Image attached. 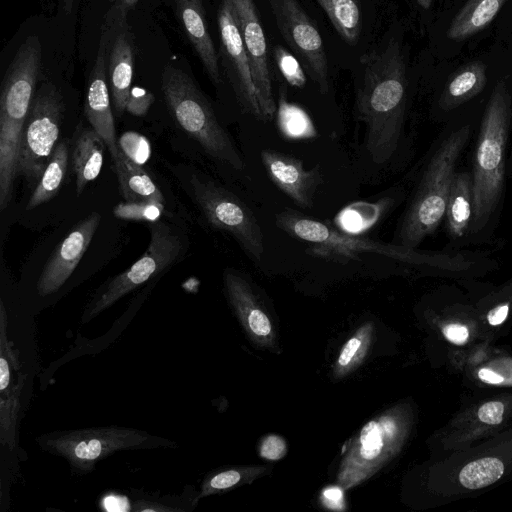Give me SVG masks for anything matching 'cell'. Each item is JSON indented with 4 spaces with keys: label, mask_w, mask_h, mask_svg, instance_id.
<instances>
[{
    "label": "cell",
    "mask_w": 512,
    "mask_h": 512,
    "mask_svg": "<svg viewBox=\"0 0 512 512\" xmlns=\"http://www.w3.org/2000/svg\"><path fill=\"white\" fill-rule=\"evenodd\" d=\"M362 68L355 108L365 123V147L375 164L396 152L406 109V63L400 43L392 38L360 58Z\"/></svg>",
    "instance_id": "6da1fadb"
},
{
    "label": "cell",
    "mask_w": 512,
    "mask_h": 512,
    "mask_svg": "<svg viewBox=\"0 0 512 512\" xmlns=\"http://www.w3.org/2000/svg\"><path fill=\"white\" fill-rule=\"evenodd\" d=\"M39 370L35 332L0 324V494L9 497L24 461L19 427Z\"/></svg>",
    "instance_id": "7a4b0ae2"
},
{
    "label": "cell",
    "mask_w": 512,
    "mask_h": 512,
    "mask_svg": "<svg viewBox=\"0 0 512 512\" xmlns=\"http://www.w3.org/2000/svg\"><path fill=\"white\" fill-rule=\"evenodd\" d=\"M42 45L37 35L19 46L4 75L0 96V209L10 203L23 129L41 71Z\"/></svg>",
    "instance_id": "3957f363"
},
{
    "label": "cell",
    "mask_w": 512,
    "mask_h": 512,
    "mask_svg": "<svg viewBox=\"0 0 512 512\" xmlns=\"http://www.w3.org/2000/svg\"><path fill=\"white\" fill-rule=\"evenodd\" d=\"M510 117V95L505 82L500 80L486 105L475 151L471 179L473 233L486 225L502 195Z\"/></svg>",
    "instance_id": "277c9868"
},
{
    "label": "cell",
    "mask_w": 512,
    "mask_h": 512,
    "mask_svg": "<svg viewBox=\"0 0 512 512\" xmlns=\"http://www.w3.org/2000/svg\"><path fill=\"white\" fill-rule=\"evenodd\" d=\"M35 442L42 451L65 459L75 477L92 473L100 461L116 452L178 447L171 439L119 425L50 431Z\"/></svg>",
    "instance_id": "5b68a950"
},
{
    "label": "cell",
    "mask_w": 512,
    "mask_h": 512,
    "mask_svg": "<svg viewBox=\"0 0 512 512\" xmlns=\"http://www.w3.org/2000/svg\"><path fill=\"white\" fill-rule=\"evenodd\" d=\"M276 224L291 237L307 242L308 252L325 259L354 260L360 254H375L411 264L433 266L470 264L460 256L424 254L398 244H384L341 232L317 219L286 210L276 215Z\"/></svg>",
    "instance_id": "8992f818"
},
{
    "label": "cell",
    "mask_w": 512,
    "mask_h": 512,
    "mask_svg": "<svg viewBox=\"0 0 512 512\" xmlns=\"http://www.w3.org/2000/svg\"><path fill=\"white\" fill-rule=\"evenodd\" d=\"M469 134L470 126H463L452 132L435 151L402 220L396 244L416 248L445 217L457 161Z\"/></svg>",
    "instance_id": "52a82bcc"
},
{
    "label": "cell",
    "mask_w": 512,
    "mask_h": 512,
    "mask_svg": "<svg viewBox=\"0 0 512 512\" xmlns=\"http://www.w3.org/2000/svg\"><path fill=\"white\" fill-rule=\"evenodd\" d=\"M161 89L172 116L207 154L235 170L245 168V161L207 98L184 70L167 64L161 75Z\"/></svg>",
    "instance_id": "ba28073f"
},
{
    "label": "cell",
    "mask_w": 512,
    "mask_h": 512,
    "mask_svg": "<svg viewBox=\"0 0 512 512\" xmlns=\"http://www.w3.org/2000/svg\"><path fill=\"white\" fill-rule=\"evenodd\" d=\"M186 243L171 226L159 222L151 226L145 253L127 270L103 283L83 308L80 322L86 324L118 300L152 279L159 277L184 253Z\"/></svg>",
    "instance_id": "9c48e42d"
},
{
    "label": "cell",
    "mask_w": 512,
    "mask_h": 512,
    "mask_svg": "<svg viewBox=\"0 0 512 512\" xmlns=\"http://www.w3.org/2000/svg\"><path fill=\"white\" fill-rule=\"evenodd\" d=\"M402 437L403 422L398 408L367 422L346 448L337 473L338 484L350 489L375 475L397 453Z\"/></svg>",
    "instance_id": "30bf717a"
},
{
    "label": "cell",
    "mask_w": 512,
    "mask_h": 512,
    "mask_svg": "<svg viewBox=\"0 0 512 512\" xmlns=\"http://www.w3.org/2000/svg\"><path fill=\"white\" fill-rule=\"evenodd\" d=\"M195 201L208 222L229 233L255 262L264 254V238L254 213L235 194L211 179L193 175L190 180Z\"/></svg>",
    "instance_id": "8fae6325"
},
{
    "label": "cell",
    "mask_w": 512,
    "mask_h": 512,
    "mask_svg": "<svg viewBox=\"0 0 512 512\" xmlns=\"http://www.w3.org/2000/svg\"><path fill=\"white\" fill-rule=\"evenodd\" d=\"M64 111L60 91L44 83L35 94L21 137L18 174L39 181L55 148Z\"/></svg>",
    "instance_id": "7c38bea8"
},
{
    "label": "cell",
    "mask_w": 512,
    "mask_h": 512,
    "mask_svg": "<svg viewBox=\"0 0 512 512\" xmlns=\"http://www.w3.org/2000/svg\"><path fill=\"white\" fill-rule=\"evenodd\" d=\"M280 35L300 60L322 94L329 91V70L323 39L298 0H268Z\"/></svg>",
    "instance_id": "4fadbf2b"
},
{
    "label": "cell",
    "mask_w": 512,
    "mask_h": 512,
    "mask_svg": "<svg viewBox=\"0 0 512 512\" xmlns=\"http://www.w3.org/2000/svg\"><path fill=\"white\" fill-rule=\"evenodd\" d=\"M217 21L220 68L229 80L241 110L262 120L249 58L228 0H220Z\"/></svg>",
    "instance_id": "5bb4252c"
},
{
    "label": "cell",
    "mask_w": 512,
    "mask_h": 512,
    "mask_svg": "<svg viewBox=\"0 0 512 512\" xmlns=\"http://www.w3.org/2000/svg\"><path fill=\"white\" fill-rule=\"evenodd\" d=\"M249 58L262 121L276 116L267 39L255 0H228Z\"/></svg>",
    "instance_id": "9a60e30c"
},
{
    "label": "cell",
    "mask_w": 512,
    "mask_h": 512,
    "mask_svg": "<svg viewBox=\"0 0 512 512\" xmlns=\"http://www.w3.org/2000/svg\"><path fill=\"white\" fill-rule=\"evenodd\" d=\"M223 281L227 300L250 340L258 348L275 351L274 324L249 282L233 269L225 270Z\"/></svg>",
    "instance_id": "2e32d148"
},
{
    "label": "cell",
    "mask_w": 512,
    "mask_h": 512,
    "mask_svg": "<svg viewBox=\"0 0 512 512\" xmlns=\"http://www.w3.org/2000/svg\"><path fill=\"white\" fill-rule=\"evenodd\" d=\"M100 219L99 214H91L56 248L37 280L39 298L53 296L63 287L89 247Z\"/></svg>",
    "instance_id": "e0dca14e"
},
{
    "label": "cell",
    "mask_w": 512,
    "mask_h": 512,
    "mask_svg": "<svg viewBox=\"0 0 512 512\" xmlns=\"http://www.w3.org/2000/svg\"><path fill=\"white\" fill-rule=\"evenodd\" d=\"M109 38L110 28L104 22L97 57L89 75L84 111L91 127L102 137L111 153L118 146L107 75Z\"/></svg>",
    "instance_id": "ac0fdd59"
},
{
    "label": "cell",
    "mask_w": 512,
    "mask_h": 512,
    "mask_svg": "<svg viewBox=\"0 0 512 512\" xmlns=\"http://www.w3.org/2000/svg\"><path fill=\"white\" fill-rule=\"evenodd\" d=\"M105 23L110 28L107 75L114 110L118 116L125 111L135 68L134 37L127 20H116L109 14Z\"/></svg>",
    "instance_id": "d6986e66"
},
{
    "label": "cell",
    "mask_w": 512,
    "mask_h": 512,
    "mask_svg": "<svg viewBox=\"0 0 512 512\" xmlns=\"http://www.w3.org/2000/svg\"><path fill=\"white\" fill-rule=\"evenodd\" d=\"M271 181L301 208H310L317 187L321 183L318 168L306 170L298 158L273 150L260 154Z\"/></svg>",
    "instance_id": "ffe728a7"
},
{
    "label": "cell",
    "mask_w": 512,
    "mask_h": 512,
    "mask_svg": "<svg viewBox=\"0 0 512 512\" xmlns=\"http://www.w3.org/2000/svg\"><path fill=\"white\" fill-rule=\"evenodd\" d=\"M175 13L210 80L219 85L222 74L219 57L208 29L202 0H174Z\"/></svg>",
    "instance_id": "44dd1931"
},
{
    "label": "cell",
    "mask_w": 512,
    "mask_h": 512,
    "mask_svg": "<svg viewBox=\"0 0 512 512\" xmlns=\"http://www.w3.org/2000/svg\"><path fill=\"white\" fill-rule=\"evenodd\" d=\"M110 154L118 178L120 192L126 201H147L163 204V194L142 166L130 160L119 148Z\"/></svg>",
    "instance_id": "7402d4cb"
},
{
    "label": "cell",
    "mask_w": 512,
    "mask_h": 512,
    "mask_svg": "<svg viewBox=\"0 0 512 512\" xmlns=\"http://www.w3.org/2000/svg\"><path fill=\"white\" fill-rule=\"evenodd\" d=\"M105 142L93 129L86 128L78 133L73 148V164L76 174L77 194L97 178L103 165Z\"/></svg>",
    "instance_id": "603a6c76"
},
{
    "label": "cell",
    "mask_w": 512,
    "mask_h": 512,
    "mask_svg": "<svg viewBox=\"0 0 512 512\" xmlns=\"http://www.w3.org/2000/svg\"><path fill=\"white\" fill-rule=\"evenodd\" d=\"M508 0H468L447 30L448 38L465 40L487 27Z\"/></svg>",
    "instance_id": "cb8c5ba5"
},
{
    "label": "cell",
    "mask_w": 512,
    "mask_h": 512,
    "mask_svg": "<svg viewBox=\"0 0 512 512\" xmlns=\"http://www.w3.org/2000/svg\"><path fill=\"white\" fill-rule=\"evenodd\" d=\"M487 82L486 66L473 61L458 70L446 84L439 105L450 111L479 94Z\"/></svg>",
    "instance_id": "d4e9b609"
},
{
    "label": "cell",
    "mask_w": 512,
    "mask_h": 512,
    "mask_svg": "<svg viewBox=\"0 0 512 512\" xmlns=\"http://www.w3.org/2000/svg\"><path fill=\"white\" fill-rule=\"evenodd\" d=\"M472 212L471 177L466 172L455 173L445 211L447 229L452 237L458 238L466 233Z\"/></svg>",
    "instance_id": "484cf974"
},
{
    "label": "cell",
    "mask_w": 512,
    "mask_h": 512,
    "mask_svg": "<svg viewBox=\"0 0 512 512\" xmlns=\"http://www.w3.org/2000/svg\"><path fill=\"white\" fill-rule=\"evenodd\" d=\"M133 501L128 506L130 512H191L199 500V491L186 486L180 495L158 496L141 490L131 489Z\"/></svg>",
    "instance_id": "4316f807"
},
{
    "label": "cell",
    "mask_w": 512,
    "mask_h": 512,
    "mask_svg": "<svg viewBox=\"0 0 512 512\" xmlns=\"http://www.w3.org/2000/svg\"><path fill=\"white\" fill-rule=\"evenodd\" d=\"M68 165V146L65 142L58 143L28 201L27 209L31 210L53 198L64 180Z\"/></svg>",
    "instance_id": "83f0119b"
},
{
    "label": "cell",
    "mask_w": 512,
    "mask_h": 512,
    "mask_svg": "<svg viewBox=\"0 0 512 512\" xmlns=\"http://www.w3.org/2000/svg\"><path fill=\"white\" fill-rule=\"evenodd\" d=\"M339 36L356 45L361 31V14L357 0H316Z\"/></svg>",
    "instance_id": "f1b7e54d"
},
{
    "label": "cell",
    "mask_w": 512,
    "mask_h": 512,
    "mask_svg": "<svg viewBox=\"0 0 512 512\" xmlns=\"http://www.w3.org/2000/svg\"><path fill=\"white\" fill-rule=\"evenodd\" d=\"M265 466H237L211 471L203 478L199 497L204 498L215 494H221L236 487L254 481L266 474Z\"/></svg>",
    "instance_id": "f546056e"
},
{
    "label": "cell",
    "mask_w": 512,
    "mask_h": 512,
    "mask_svg": "<svg viewBox=\"0 0 512 512\" xmlns=\"http://www.w3.org/2000/svg\"><path fill=\"white\" fill-rule=\"evenodd\" d=\"M374 335L371 321L362 324L346 341L333 366V376L343 378L354 371L367 355Z\"/></svg>",
    "instance_id": "4dcf8cb0"
},
{
    "label": "cell",
    "mask_w": 512,
    "mask_h": 512,
    "mask_svg": "<svg viewBox=\"0 0 512 512\" xmlns=\"http://www.w3.org/2000/svg\"><path fill=\"white\" fill-rule=\"evenodd\" d=\"M276 116L280 130L288 138L315 137L316 132L310 117L301 107L287 100L282 87L279 90Z\"/></svg>",
    "instance_id": "1f68e13d"
},
{
    "label": "cell",
    "mask_w": 512,
    "mask_h": 512,
    "mask_svg": "<svg viewBox=\"0 0 512 512\" xmlns=\"http://www.w3.org/2000/svg\"><path fill=\"white\" fill-rule=\"evenodd\" d=\"M503 472V463L498 458L485 457L464 466L459 473V480L465 488L480 489L496 482Z\"/></svg>",
    "instance_id": "d6a6232c"
},
{
    "label": "cell",
    "mask_w": 512,
    "mask_h": 512,
    "mask_svg": "<svg viewBox=\"0 0 512 512\" xmlns=\"http://www.w3.org/2000/svg\"><path fill=\"white\" fill-rule=\"evenodd\" d=\"M382 205L378 204H353L342 210L336 223L344 232L356 233L371 226L380 216Z\"/></svg>",
    "instance_id": "836d02e7"
},
{
    "label": "cell",
    "mask_w": 512,
    "mask_h": 512,
    "mask_svg": "<svg viewBox=\"0 0 512 512\" xmlns=\"http://www.w3.org/2000/svg\"><path fill=\"white\" fill-rule=\"evenodd\" d=\"M272 56L279 72L289 85L297 88L305 86L307 77L304 67L294 54L277 44L272 48Z\"/></svg>",
    "instance_id": "e575fe53"
},
{
    "label": "cell",
    "mask_w": 512,
    "mask_h": 512,
    "mask_svg": "<svg viewBox=\"0 0 512 512\" xmlns=\"http://www.w3.org/2000/svg\"><path fill=\"white\" fill-rule=\"evenodd\" d=\"M164 212L162 203L157 202H122L113 209V214L120 219L134 221H158Z\"/></svg>",
    "instance_id": "d590c367"
},
{
    "label": "cell",
    "mask_w": 512,
    "mask_h": 512,
    "mask_svg": "<svg viewBox=\"0 0 512 512\" xmlns=\"http://www.w3.org/2000/svg\"><path fill=\"white\" fill-rule=\"evenodd\" d=\"M117 146L125 156L140 166L151 156L149 140L138 132H124L117 140Z\"/></svg>",
    "instance_id": "8d00e7d4"
},
{
    "label": "cell",
    "mask_w": 512,
    "mask_h": 512,
    "mask_svg": "<svg viewBox=\"0 0 512 512\" xmlns=\"http://www.w3.org/2000/svg\"><path fill=\"white\" fill-rule=\"evenodd\" d=\"M154 94L139 86L131 87L125 110L134 116H145L154 103Z\"/></svg>",
    "instance_id": "74e56055"
},
{
    "label": "cell",
    "mask_w": 512,
    "mask_h": 512,
    "mask_svg": "<svg viewBox=\"0 0 512 512\" xmlns=\"http://www.w3.org/2000/svg\"><path fill=\"white\" fill-rule=\"evenodd\" d=\"M287 446L285 439L278 435L266 436L260 444L259 453L261 457L268 460H279L285 456Z\"/></svg>",
    "instance_id": "f35d334b"
},
{
    "label": "cell",
    "mask_w": 512,
    "mask_h": 512,
    "mask_svg": "<svg viewBox=\"0 0 512 512\" xmlns=\"http://www.w3.org/2000/svg\"><path fill=\"white\" fill-rule=\"evenodd\" d=\"M504 405L500 401L484 403L478 410V418L481 422L497 425L503 419Z\"/></svg>",
    "instance_id": "ab89813d"
},
{
    "label": "cell",
    "mask_w": 512,
    "mask_h": 512,
    "mask_svg": "<svg viewBox=\"0 0 512 512\" xmlns=\"http://www.w3.org/2000/svg\"><path fill=\"white\" fill-rule=\"evenodd\" d=\"M322 504L332 510H344L346 504L344 501L343 488L339 486H329L323 489L321 493Z\"/></svg>",
    "instance_id": "60d3db41"
},
{
    "label": "cell",
    "mask_w": 512,
    "mask_h": 512,
    "mask_svg": "<svg viewBox=\"0 0 512 512\" xmlns=\"http://www.w3.org/2000/svg\"><path fill=\"white\" fill-rule=\"evenodd\" d=\"M444 336L457 345H461L468 339V329L460 324H449L443 329Z\"/></svg>",
    "instance_id": "b9f144b4"
},
{
    "label": "cell",
    "mask_w": 512,
    "mask_h": 512,
    "mask_svg": "<svg viewBox=\"0 0 512 512\" xmlns=\"http://www.w3.org/2000/svg\"><path fill=\"white\" fill-rule=\"evenodd\" d=\"M139 0H116L108 14L116 20H127V14L136 6Z\"/></svg>",
    "instance_id": "7bdbcfd3"
},
{
    "label": "cell",
    "mask_w": 512,
    "mask_h": 512,
    "mask_svg": "<svg viewBox=\"0 0 512 512\" xmlns=\"http://www.w3.org/2000/svg\"><path fill=\"white\" fill-rule=\"evenodd\" d=\"M509 306L507 304L500 305L492 309L488 314V322L491 325H499L504 322L508 315Z\"/></svg>",
    "instance_id": "ee69618b"
},
{
    "label": "cell",
    "mask_w": 512,
    "mask_h": 512,
    "mask_svg": "<svg viewBox=\"0 0 512 512\" xmlns=\"http://www.w3.org/2000/svg\"><path fill=\"white\" fill-rule=\"evenodd\" d=\"M478 377L485 383L499 384L503 382V377L496 374L490 369L482 368L478 372Z\"/></svg>",
    "instance_id": "f6af8a7d"
},
{
    "label": "cell",
    "mask_w": 512,
    "mask_h": 512,
    "mask_svg": "<svg viewBox=\"0 0 512 512\" xmlns=\"http://www.w3.org/2000/svg\"><path fill=\"white\" fill-rule=\"evenodd\" d=\"M75 1L76 0H61L63 10L66 14H70L73 11Z\"/></svg>",
    "instance_id": "bcb514c9"
},
{
    "label": "cell",
    "mask_w": 512,
    "mask_h": 512,
    "mask_svg": "<svg viewBox=\"0 0 512 512\" xmlns=\"http://www.w3.org/2000/svg\"><path fill=\"white\" fill-rule=\"evenodd\" d=\"M417 3L423 8L428 9L432 5L434 0H416Z\"/></svg>",
    "instance_id": "7dc6e473"
}]
</instances>
